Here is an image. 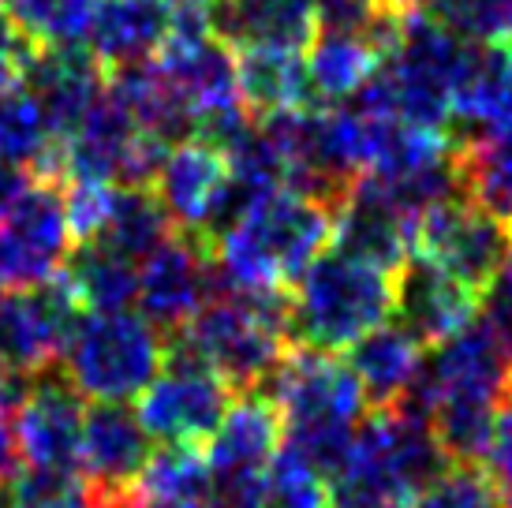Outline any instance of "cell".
I'll return each mask as SVG.
<instances>
[{"mask_svg":"<svg viewBox=\"0 0 512 508\" xmlns=\"http://www.w3.org/2000/svg\"><path fill=\"white\" fill-rule=\"evenodd\" d=\"M258 393L270 396L281 411V445L329 479L344 464L356 426L367 415V396L352 367L337 352L296 344L281 355Z\"/></svg>","mask_w":512,"mask_h":508,"instance_id":"6da1fadb","label":"cell"},{"mask_svg":"<svg viewBox=\"0 0 512 508\" xmlns=\"http://www.w3.org/2000/svg\"><path fill=\"white\" fill-rule=\"evenodd\" d=\"M333 243V210L299 191H277L240 225L210 240V292H285Z\"/></svg>","mask_w":512,"mask_h":508,"instance_id":"7a4b0ae2","label":"cell"},{"mask_svg":"<svg viewBox=\"0 0 512 508\" xmlns=\"http://www.w3.org/2000/svg\"><path fill=\"white\" fill-rule=\"evenodd\" d=\"M449 464L419 411L374 408L356 426L344 464L329 475V508H412Z\"/></svg>","mask_w":512,"mask_h":508,"instance_id":"3957f363","label":"cell"},{"mask_svg":"<svg viewBox=\"0 0 512 508\" xmlns=\"http://www.w3.org/2000/svg\"><path fill=\"white\" fill-rule=\"evenodd\" d=\"M393 314V273L356 254L322 251L292 281L288 340L318 352L352 348L367 329Z\"/></svg>","mask_w":512,"mask_h":508,"instance_id":"277c9868","label":"cell"},{"mask_svg":"<svg viewBox=\"0 0 512 508\" xmlns=\"http://www.w3.org/2000/svg\"><path fill=\"white\" fill-rule=\"evenodd\" d=\"M180 337L228 389L258 393L270 370L288 352V296L285 292H236L214 288Z\"/></svg>","mask_w":512,"mask_h":508,"instance_id":"5b68a950","label":"cell"},{"mask_svg":"<svg viewBox=\"0 0 512 508\" xmlns=\"http://www.w3.org/2000/svg\"><path fill=\"white\" fill-rule=\"evenodd\" d=\"M165 367V333L139 311H83L60 370L86 400H135Z\"/></svg>","mask_w":512,"mask_h":508,"instance_id":"8992f818","label":"cell"},{"mask_svg":"<svg viewBox=\"0 0 512 508\" xmlns=\"http://www.w3.org/2000/svg\"><path fill=\"white\" fill-rule=\"evenodd\" d=\"M468 45L460 34L441 27L423 8H408L400 19L393 45L385 49L378 75H382L389 101L397 116L423 127L449 131L453 90L468 57Z\"/></svg>","mask_w":512,"mask_h":508,"instance_id":"52a82bcc","label":"cell"},{"mask_svg":"<svg viewBox=\"0 0 512 508\" xmlns=\"http://www.w3.org/2000/svg\"><path fill=\"white\" fill-rule=\"evenodd\" d=\"M146 434L161 445H206L232 404L225 378L202 363L180 337H165V367L135 396Z\"/></svg>","mask_w":512,"mask_h":508,"instance_id":"ba28073f","label":"cell"},{"mask_svg":"<svg viewBox=\"0 0 512 508\" xmlns=\"http://www.w3.org/2000/svg\"><path fill=\"white\" fill-rule=\"evenodd\" d=\"M512 228L468 195H453L415 217L412 254H423L483 296L501 273Z\"/></svg>","mask_w":512,"mask_h":508,"instance_id":"9c48e42d","label":"cell"},{"mask_svg":"<svg viewBox=\"0 0 512 508\" xmlns=\"http://www.w3.org/2000/svg\"><path fill=\"white\" fill-rule=\"evenodd\" d=\"M72 251V225L60 180L30 176L27 187L0 210V273L8 292L53 281Z\"/></svg>","mask_w":512,"mask_h":508,"instance_id":"30bf717a","label":"cell"},{"mask_svg":"<svg viewBox=\"0 0 512 508\" xmlns=\"http://www.w3.org/2000/svg\"><path fill=\"white\" fill-rule=\"evenodd\" d=\"M154 452L139 411L128 400H94L86 404L79 471L94 486L101 508H124L131 501L135 479Z\"/></svg>","mask_w":512,"mask_h":508,"instance_id":"8fae6325","label":"cell"},{"mask_svg":"<svg viewBox=\"0 0 512 508\" xmlns=\"http://www.w3.org/2000/svg\"><path fill=\"white\" fill-rule=\"evenodd\" d=\"M210 277H214L210 243L191 232H172L157 251L139 262L135 307L165 337L180 333L210 299Z\"/></svg>","mask_w":512,"mask_h":508,"instance_id":"7c38bea8","label":"cell"},{"mask_svg":"<svg viewBox=\"0 0 512 508\" xmlns=\"http://www.w3.org/2000/svg\"><path fill=\"white\" fill-rule=\"evenodd\" d=\"M83 419H86V396L68 381L60 363L49 370H38L27 400L15 411L19 456L30 467L79 471Z\"/></svg>","mask_w":512,"mask_h":508,"instance_id":"4fadbf2b","label":"cell"},{"mask_svg":"<svg viewBox=\"0 0 512 508\" xmlns=\"http://www.w3.org/2000/svg\"><path fill=\"white\" fill-rule=\"evenodd\" d=\"M483 296L423 254H408L393 269V314L423 348L456 337L479 318Z\"/></svg>","mask_w":512,"mask_h":508,"instance_id":"5bb4252c","label":"cell"},{"mask_svg":"<svg viewBox=\"0 0 512 508\" xmlns=\"http://www.w3.org/2000/svg\"><path fill=\"white\" fill-rule=\"evenodd\" d=\"M412 232L415 217L400 210L385 195V187L374 184L370 176H359L352 191L341 198V206L333 210V247L389 273L412 254Z\"/></svg>","mask_w":512,"mask_h":508,"instance_id":"9a60e30c","label":"cell"},{"mask_svg":"<svg viewBox=\"0 0 512 508\" xmlns=\"http://www.w3.org/2000/svg\"><path fill=\"white\" fill-rule=\"evenodd\" d=\"M23 86L42 105L49 131L64 142L75 131V124L86 116V109L101 98V90H105V68L94 60V53L83 42L34 45Z\"/></svg>","mask_w":512,"mask_h":508,"instance_id":"2e32d148","label":"cell"},{"mask_svg":"<svg viewBox=\"0 0 512 508\" xmlns=\"http://www.w3.org/2000/svg\"><path fill=\"white\" fill-rule=\"evenodd\" d=\"M281 449V411L270 396L243 393L232 400L214 438L206 441L210 479H262Z\"/></svg>","mask_w":512,"mask_h":508,"instance_id":"e0dca14e","label":"cell"},{"mask_svg":"<svg viewBox=\"0 0 512 508\" xmlns=\"http://www.w3.org/2000/svg\"><path fill=\"white\" fill-rule=\"evenodd\" d=\"M225 176V150H217V146L202 139L169 146V154H165V161H161V169L154 176V195L161 198V206H165L176 232L202 236Z\"/></svg>","mask_w":512,"mask_h":508,"instance_id":"ac0fdd59","label":"cell"},{"mask_svg":"<svg viewBox=\"0 0 512 508\" xmlns=\"http://www.w3.org/2000/svg\"><path fill=\"white\" fill-rule=\"evenodd\" d=\"M169 34V0H98L83 45L101 68L116 71L154 60Z\"/></svg>","mask_w":512,"mask_h":508,"instance_id":"d6986e66","label":"cell"},{"mask_svg":"<svg viewBox=\"0 0 512 508\" xmlns=\"http://www.w3.org/2000/svg\"><path fill=\"white\" fill-rule=\"evenodd\" d=\"M449 124L460 131L456 142L512 127V45H468Z\"/></svg>","mask_w":512,"mask_h":508,"instance_id":"ffe728a7","label":"cell"},{"mask_svg":"<svg viewBox=\"0 0 512 508\" xmlns=\"http://www.w3.org/2000/svg\"><path fill=\"white\" fill-rule=\"evenodd\" d=\"M214 34L228 49H307L318 34L314 0H214Z\"/></svg>","mask_w":512,"mask_h":508,"instance_id":"44dd1931","label":"cell"},{"mask_svg":"<svg viewBox=\"0 0 512 508\" xmlns=\"http://www.w3.org/2000/svg\"><path fill=\"white\" fill-rule=\"evenodd\" d=\"M423 355H427V348L404 325L382 322L367 329L348 348L344 363L356 374L367 404H374V408H397L400 400L412 393L415 378L423 370Z\"/></svg>","mask_w":512,"mask_h":508,"instance_id":"7402d4cb","label":"cell"},{"mask_svg":"<svg viewBox=\"0 0 512 508\" xmlns=\"http://www.w3.org/2000/svg\"><path fill=\"white\" fill-rule=\"evenodd\" d=\"M236 83L247 113L255 120L314 105L307 60L299 49H270V45L236 49Z\"/></svg>","mask_w":512,"mask_h":508,"instance_id":"603a6c76","label":"cell"},{"mask_svg":"<svg viewBox=\"0 0 512 508\" xmlns=\"http://www.w3.org/2000/svg\"><path fill=\"white\" fill-rule=\"evenodd\" d=\"M83 311H135L139 262L101 240H79L60 269Z\"/></svg>","mask_w":512,"mask_h":508,"instance_id":"cb8c5ba5","label":"cell"},{"mask_svg":"<svg viewBox=\"0 0 512 508\" xmlns=\"http://www.w3.org/2000/svg\"><path fill=\"white\" fill-rule=\"evenodd\" d=\"M0 161L15 169L64 180V142L49 131L42 105L27 86L0 90Z\"/></svg>","mask_w":512,"mask_h":508,"instance_id":"d4e9b609","label":"cell"},{"mask_svg":"<svg viewBox=\"0 0 512 508\" xmlns=\"http://www.w3.org/2000/svg\"><path fill=\"white\" fill-rule=\"evenodd\" d=\"M314 105H341L367 83L382 64V49L359 34L318 30L303 49Z\"/></svg>","mask_w":512,"mask_h":508,"instance_id":"484cf974","label":"cell"},{"mask_svg":"<svg viewBox=\"0 0 512 508\" xmlns=\"http://www.w3.org/2000/svg\"><path fill=\"white\" fill-rule=\"evenodd\" d=\"M456 169L464 195L512 228V127L456 142Z\"/></svg>","mask_w":512,"mask_h":508,"instance_id":"4316f807","label":"cell"},{"mask_svg":"<svg viewBox=\"0 0 512 508\" xmlns=\"http://www.w3.org/2000/svg\"><path fill=\"white\" fill-rule=\"evenodd\" d=\"M172 221L154 187H113V202H109V217L94 240L109 243L113 251L128 254L131 262H143L146 254L157 251L169 240Z\"/></svg>","mask_w":512,"mask_h":508,"instance_id":"83f0119b","label":"cell"},{"mask_svg":"<svg viewBox=\"0 0 512 508\" xmlns=\"http://www.w3.org/2000/svg\"><path fill=\"white\" fill-rule=\"evenodd\" d=\"M206 486H210V467L199 445H161L150 452L146 467L139 471L131 497L143 505H184V501H202Z\"/></svg>","mask_w":512,"mask_h":508,"instance_id":"f1b7e54d","label":"cell"},{"mask_svg":"<svg viewBox=\"0 0 512 508\" xmlns=\"http://www.w3.org/2000/svg\"><path fill=\"white\" fill-rule=\"evenodd\" d=\"M4 8L34 45H79L98 0H4Z\"/></svg>","mask_w":512,"mask_h":508,"instance_id":"f546056e","label":"cell"},{"mask_svg":"<svg viewBox=\"0 0 512 508\" xmlns=\"http://www.w3.org/2000/svg\"><path fill=\"white\" fill-rule=\"evenodd\" d=\"M8 508H101L83 471L19 467L8 479Z\"/></svg>","mask_w":512,"mask_h":508,"instance_id":"4dcf8cb0","label":"cell"},{"mask_svg":"<svg viewBox=\"0 0 512 508\" xmlns=\"http://www.w3.org/2000/svg\"><path fill=\"white\" fill-rule=\"evenodd\" d=\"M262 508H329V479L281 445L262 479Z\"/></svg>","mask_w":512,"mask_h":508,"instance_id":"1f68e13d","label":"cell"},{"mask_svg":"<svg viewBox=\"0 0 512 508\" xmlns=\"http://www.w3.org/2000/svg\"><path fill=\"white\" fill-rule=\"evenodd\" d=\"M441 27L475 45H512V0H427Z\"/></svg>","mask_w":512,"mask_h":508,"instance_id":"d6a6232c","label":"cell"},{"mask_svg":"<svg viewBox=\"0 0 512 508\" xmlns=\"http://www.w3.org/2000/svg\"><path fill=\"white\" fill-rule=\"evenodd\" d=\"M412 508H505V501L479 464H449L419 490Z\"/></svg>","mask_w":512,"mask_h":508,"instance_id":"836d02e7","label":"cell"},{"mask_svg":"<svg viewBox=\"0 0 512 508\" xmlns=\"http://www.w3.org/2000/svg\"><path fill=\"white\" fill-rule=\"evenodd\" d=\"M479 467L490 475L501 497H512V385L494 408V423H490V438H486Z\"/></svg>","mask_w":512,"mask_h":508,"instance_id":"e575fe53","label":"cell"},{"mask_svg":"<svg viewBox=\"0 0 512 508\" xmlns=\"http://www.w3.org/2000/svg\"><path fill=\"white\" fill-rule=\"evenodd\" d=\"M30 53H34V42H30L23 30L15 27L12 12L0 4V90L23 86Z\"/></svg>","mask_w":512,"mask_h":508,"instance_id":"d590c367","label":"cell"},{"mask_svg":"<svg viewBox=\"0 0 512 508\" xmlns=\"http://www.w3.org/2000/svg\"><path fill=\"white\" fill-rule=\"evenodd\" d=\"M19 441H15V419L12 411L0 408V482H8L19 471Z\"/></svg>","mask_w":512,"mask_h":508,"instance_id":"8d00e7d4","label":"cell"},{"mask_svg":"<svg viewBox=\"0 0 512 508\" xmlns=\"http://www.w3.org/2000/svg\"><path fill=\"white\" fill-rule=\"evenodd\" d=\"M27 180L30 176L23 169H15V165H8V161H0V210L27 187Z\"/></svg>","mask_w":512,"mask_h":508,"instance_id":"74e56055","label":"cell"},{"mask_svg":"<svg viewBox=\"0 0 512 508\" xmlns=\"http://www.w3.org/2000/svg\"><path fill=\"white\" fill-rule=\"evenodd\" d=\"M124 508H206V505H202V501H184V505H143V501H135V497H131Z\"/></svg>","mask_w":512,"mask_h":508,"instance_id":"f35d334b","label":"cell"},{"mask_svg":"<svg viewBox=\"0 0 512 508\" xmlns=\"http://www.w3.org/2000/svg\"><path fill=\"white\" fill-rule=\"evenodd\" d=\"M400 8H427V0H393Z\"/></svg>","mask_w":512,"mask_h":508,"instance_id":"ab89813d","label":"cell"},{"mask_svg":"<svg viewBox=\"0 0 512 508\" xmlns=\"http://www.w3.org/2000/svg\"><path fill=\"white\" fill-rule=\"evenodd\" d=\"M0 508H8V494L4 490H0Z\"/></svg>","mask_w":512,"mask_h":508,"instance_id":"60d3db41","label":"cell"}]
</instances>
